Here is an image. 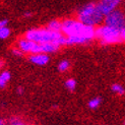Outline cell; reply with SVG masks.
<instances>
[{"label": "cell", "instance_id": "6da1fadb", "mask_svg": "<svg viewBox=\"0 0 125 125\" xmlns=\"http://www.w3.org/2000/svg\"><path fill=\"white\" fill-rule=\"evenodd\" d=\"M61 34L65 37L77 36L85 40V42H90L95 38V28L85 26L77 20L69 18L62 21Z\"/></svg>", "mask_w": 125, "mask_h": 125}, {"label": "cell", "instance_id": "7a4b0ae2", "mask_svg": "<svg viewBox=\"0 0 125 125\" xmlns=\"http://www.w3.org/2000/svg\"><path fill=\"white\" fill-rule=\"evenodd\" d=\"M24 38H27L31 41H34L38 44L50 43L54 42L59 47L66 45V37L63 36L59 32H53L47 28H40V29H32L28 31L24 35Z\"/></svg>", "mask_w": 125, "mask_h": 125}, {"label": "cell", "instance_id": "3957f363", "mask_svg": "<svg viewBox=\"0 0 125 125\" xmlns=\"http://www.w3.org/2000/svg\"><path fill=\"white\" fill-rule=\"evenodd\" d=\"M95 38H98L102 45H112V44L123 43L125 39V28L118 30L106 24L99 26L95 29Z\"/></svg>", "mask_w": 125, "mask_h": 125}, {"label": "cell", "instance_id": "277c9868", "mask_svg": "<svg viewBox=\"0 0 125 125\" xmlns=\"http://www.w3.org/2000/svg\"><path fill=\"white\" fill-rule=\"evenodd\" d=\"M104 20V16L101 14L97 8L96 3H87L83 5L79 9L77 14V21H79L82 23L90 27H97L100 26L101 22Z\"/></svg>", "mask_w": 125, "mask_h": 125}, {"label": "cell", "instance_id": "5b68a950", "mask_svg": "<svg viewBox=\"0 0 125 125\" xmlns=\"http://www.w3.org/2000/svg\"><path fill=\"white\" fill-rule=\"evenodd\" d=\"M104 24L108 27H112L118 30L124 29L125 18H124V12L120 9H116L114 11L110 12L109 14L104 16Z\"/></svg>", "mask_w": 125, "mask_h": 125}, {"label": "cell", "instance_id": "8992f818", "mask_svg": "<svg viewBox=\"0 0 125 125\" xmlns=\"http://www.w3.org/2000/svg\"><path fill=\"white\" fill-rule=\"evenodd\" d=\"M17 48L21 51L24 53H30V54H37L42 52L41 45L34 41H31L27 38H21L17 42Z\"/></svg>", "mask_w": 125, "mask_h": 125}, {"label": "cell", "instance_id": "52a82bcc", "mask_svg": "<svg viewBox=\"0 0 125 125\" xmlns=\"http://www.w3.org/2000/svg\"><path fill=\"white\" fill-rule=\"evenodd\" d=\"M121 1L122 0H100L96 5L101 14L103 16H106L110 12L118 9L121 4Z\"/></svg>", "mask_w": 125, "mask_h": 125}, {"label": "cell", "instance_id": "ba28073f", "mask_svg": "<svg viewBox=\"0 0 125 125\" xmlns=\"http://www.w3.org/2000/svg\"><path fill=\"white\" fill-rule=\"evenodd\" d=\"M30 60L32 63H34L36 65L43 66V65H46L49 62V56H48V54L41 52V53H37V54H32L30 57Z\"/></svg>", "mask_w": 125, "mask_h": 125}, {"label": "cell", "instance_id": "9c48e42d", "mask_svg": "<svg viewBox=\"0 0 125 125\" xmlns=\"http://www.w3.org/2000/svg\"><path fill=\"white\" fill-rule=\"evenodd\" d=\"M41 48H42V52H43V53L49 54V53L56 52L60 47H59L56 43H54V42H50V43H44V44H41Z\"/></svg>", "mask_w": 125, "mask_h": 125}, {"label": "cell", "instance_id": "30bf717a", "mask_svg": "<svg viewBox=\"0 0 125 125\" xmlns=\"http://www.w3.org/2000/svg\"><path fill=\"white\" fill-rule=\"evenodd\" d=\"M61 26H62V21H60L58 20H53L48 23L47 29H49L50 31H53V32L61 33Z\"/></svg>", "mask_w": 125, "mask_h": 125}, {"label": "cell", "instance_id": "8fae6325", "mask_svg": "<svg viewBox=\"0 0 125 125\" xmlns=\"http://www.w3.org/2000/svg\"><path fill=\"white\" fill-rule=\"evenodd\" d=\"M101 102H102L101 98H94L89 102V107L91 109H97L101 105Z\"/></svg>", "mask_w": 125, "mask_h": 125}, {"label": "cell", "instance_id": "7c38bea8", "mask_svg": "<svg viewBox=\"0 0 125 125\" xmlns=\"http://www.w3.org/2000/svg\"><path fill=\"white\" fill-rule=\"evenodd\" d=\"M112 91H113L114 93H116V94H118L119 96H123L124 93H125L124 87L119 83H114L113 85H112Z\"/></svg>", "mask_w": 125, "mask_h": 125}, {"label": "cell", "instance_id": "4fadbf2b", "mask_svg": "<svg viewBox=\"0 0 125 125\" xmlns=\"http://www.w3.org/2000/svg\"><path fill=\"white\" fill-rule=\"evenodd\" d=\"M10 35V30L7 27H2L0 28V39L4 40L6 38H8Z\"/></svg>", "mask_w": 125, "mask_h": 125}, {"label": "cell", "instance_id": "5bb4252c", "mask_svg": "<svg viewBox=\"0 0 125 125\" xmlns=\"http://www.w3.org/2000/svg\"><path fill=\"white\" fill-rule=\"evenodd\" d=\"M65 86L69 91H74V90H75V87H76V80L73 79V78L67 79L66 83H65Z\"/></svg>", "mask_w": 125, "mask_h": 125}, {"label": "cell", "instance_id": "9a60e30c", "mask_svg": "<svg viewBox=\"0 0 125 125\" xmlns=\"http://www.w3.org/2000/svg\"><path fill=\"white\" fill-rule=\"evenodd\" d=\"M68 68H69V62H68L67 60H62L58 65V70L61 71V72L66 71Z\"/></svg>", "mask_w": 125, "mask_h": 125}, {"label": "cell", "instance_id": "2e32d148", "mask_svg": "<svg viewBox=\"0 0 125 125\" xmlns=\"http://www.w3.org/2000/svg\"><path fill=\"white\" fill-rule=\"evenodd\" d=\"M8 125H29L26 122H23L21 118L17 117H12L11 119L9 120V124Z\"/></svg>", "mask_w": 125, "mask_h": 125}, {"label": "cell", "instance_id": "e0dca14e", "mask_svg": "<svg viewBox=\"0 0 125 125\" xmlns=\"http://www.w3.org/2000/svg\"><path fill=\"white\" fill-rule=\"evenodd\" d=\"M0 78L7 83V82H9V79L11 78V74L9 71H3L1 74H0Z\"/></svg>", "mask_w": 125, "mask_h": 125}, {"label": "cell", "instance_id": "ac0fdd59", "mask_svg": "<svg viewBox=\"0 0 125 125\" xmlns=\"http://www.w3.org/2000/svg\"><path fill=\"white\" fill-rule=\"evenodd\" d=\"M12 54H13L14 56H22L23 55V53L18 48H14L13 50H12Z\"/></svg>", "mask_w": 125, "mask_h": 125}, {"label": "cell", "instance_id": "d6986e66", "mask_svg": "<svg viewBox=\"0 0 125 125\" xmlns=\"http://www.w3.org/2000/svg\"><path fill=\"white\" fill-rule=\"evenodd\" d=\"M7 23H8L7 20H1V21H0V28L6 27V26H7Z\"/></svg>", "mask_w": 125, "mask_h": 125}, {"label": "cell", "instance_id": "ffe728a7", "mask_svg": "<svg viewBox=\"0 0 125 125\" xmlns=\"http://www.w3.org/2000/svg\"><path fill=\"white\" fill-rule=\"evenodd\" d=\"M6 85V83L4 82V80H2L1 78H0V87H4Z\"/></svg>", "mask_w": 125, "mask_h": 125}, {"label": "cell", "instance_id": "44dd1931", "mask_svg": "<svg viewBox=\"0 0 125 125\" xmlns=\"http://www.w3.org/2000/svg\"><path fill=\"white\" fill-rule=\"evenodd\" d=\"M17 93L20 94V95H22V94H23V89H22V87H18V89H17Z\"/></svg>", "mask_w": 125, "mask_h": 125}, {"label": "cell", "instance_id": "7402d4cb", "mask_svg": "<svg viewBox=\"0 0 125 125\" xmlns=\"http://www.w3.org/2000/svg\"><path fill=\"white\" fill-rule=\"evenodd\" d=\"M3 64H4V61L3 60H0V69L3 67Z\"/></svg>", "mask_w": 125, "mask_h": 125}, {"label": "cell", "instance_id": "603a6c76", "mask_svg": "<svg viewBox=\"0 0 125 125\" xmlns=\"http://www.w3.org/2000/svg\"><path fill=\"white\" fill-rule=\"evenodd\" d=\"M31 15H32V13H31V12H26V13H24V16H27V17H30Z\"/></svg>", "mask_w": 125, "mask_h": 125}, {"label": "cell", "instance_id": "cb8c5ba5", "mask_svg": "<svg viewBox=\"0 0 125 125\" xmlns=\"http://www.w3.org/2000/svg\"><path fill=\"white\" fill-rule=\"evenodd\" d=\"M0 125H6V124H5V122H4L3 120L0 119Z\"/></svg>", "mask_w": 125, "mask_h": 125}]
</instances>
